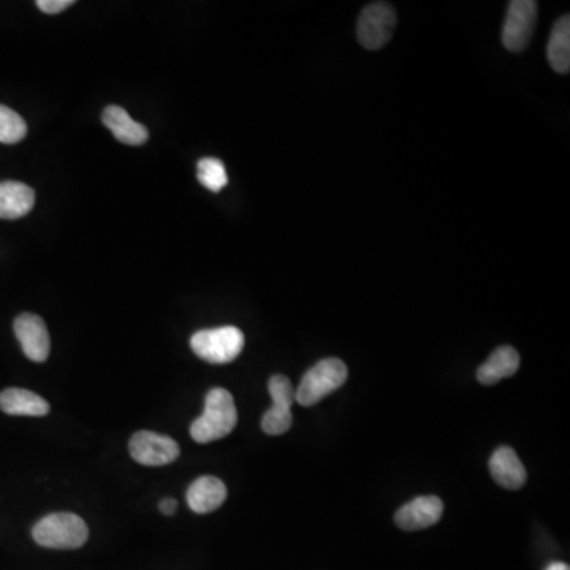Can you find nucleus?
<instances>
[{"label":"nucleus","mask_w":570,"mask_h":570,"mask_svg":"<svg viewBox=\"0 0 570 570\" xmlns=\"http://www.w3.org/2000/svg\"><path fill=\"white\" fill-rule=\"evenodd\" d=\"M238 422L235 399L225 388H213L206 395L205 411L190 425V436L198 444L219 441L235 430Z\"/></svg>","instance_id":"f257e3e1"},{"label":"nucleus","mask_w":570,"mask_h":570,"mask_svg":"<svg viewBox=\"0 0 570 570\" xmlns=\"http://www.w3.org/2000/svg\"><path fill=\"white\" fill-rule=\"evenodd\" d=\"M38 545L54 550H75L88 542L89 529L75 513H51L32 529Z\"/></svg>","instance_id":"f03ea898"},{"label":"nucleus","mask_w":570,"mask_h":570,"mask_svg":"<svg viewBox=\"0 0 570 570\" xmlns=\"http://www.w3.org/2000/svg\"><path fill=\"white\" fill-rule=\"evenodd\" d=\"M349 376L347 366L339 358H325L316 366H312L308 373L304 374L300 385L295 390V399L301 406L309 407L322 401L325 396L336 392Z\"/></svg>","instance_id":"7ed1b4c3"},{"label":"nucleus","mask_w":570,"mask_h":570,"mask_svg":"<svg viewBox=\"0 0 570 570\" xmlns=\"http://www.w3.org/2000/svg\"><path fill=\"white\" fill-rule=\"evenodd\" d=\"M190 347L202 360L214 365H225L235 360L244 349L243 331L236 327L197 331L190 338Z\"/></svg>","instance_id":"20e7f679"},{"label":"nucleus","mask_w":570,"mask_h":570,"mask_svg":"<svg viewBox=\"0 0 570 570\" xmlns=\"http://www.w3.org/2000/svg\"><path fill=\"white\" fill-rule=\"evenodd\" d=\"M395 8L387 2H374L363 8L357 24L358 42L369 51L380 50L392 40L395 32Z\"/></svg>","instance_id":"39448f33"},{"label":"nucleus","mask_w":570,"mask_h":570,"mask_svg":"<svg viewBox=\"0 0 570 570\" xmlns=\"http://www.w3.org/2000/svg\"><path fill=\"white\" fill-rule=\"evenodd\" d=\"M539 5L534 0H513L507 7L502 26V43L510 53H520L531 43L537 23Z\"/></svg>","instance_id":"423d86ee"},{"label":"nucleus","mask_w":570,"mask_h":570,"mask_svg":"<svg viewBox=\"0 0 570 570\" xmlns=\"http://www.w3.org/2000/svg\"><path fill=\"white\" fill-rule=\"evenodd\" d=\"M273 407L266 411L262 418V430L270 436L287 433L292 426V406L295 399V388L285 376H273L268 382Z\"/></svg>","instance_id":"0eeeda50"},{"label":"nucleus","mask_w":570,"mask_h":570,"mask_svg":"<svg viewBox=\"0 0 570 570\" xmlns=\"http://www.w3.org/2000/svg\"><path fill=\"white\" fill-rule=\"evenodd\" d=\"M130 455L145 466H165L178 460L179 445L171 437L152 431L133 434L129 444Z\"/></svg>","instance_id":"6e6552de"},{"label":"nucleus","mask_w":570,"mask_h":570,"mask_svg":"<svg viewBox=\"0 0 570 570\" xmlns=\"http://www.w3.org/2000/svg\"><path fill=\"white\" fill-rule=\"evenodd\" d=\"M15 335L29 360L43 363L50 355V333L42 317L29 312L21 314L15 320Z\"/></svg>","instance_id":"1a4fd4ad"},{"label":"nucleus","mask_w":570,"mask_h":570,"mask_svg":"<svg viewBox=\"0 0 570 570\" xmlns=\"http://www.w3.org/2000/svg\"><path fill=\"white\" fill-rule=\"evenodd\" d=\"M444 502L437 496H420L407 502L396 512L395 521L404 531H420L430 528L441 520Z\"/></svg>","instance_id":"9d476101"},{"label":"nucleus","mask_w":570,"mask_h":570,"mask_svg":"<svg viewBox=\"0 0 570 570\" xmlns=\"http://www.w3.org/2000/svg\"><path fill=\"white\" fill-rule=\"evenodd\" d=\"M227 499V487L213 475H203L187 490V504L195 513H209L219 509Z\"/></svg>","instance_id":"9b49d317"},{"label":"nucleus","mask_w":570,"mask_h":570,"mask_svg":"<svg viewBox=\"0 0 570 570\" xmlns=\"http://www.w3.org/2000/svg\"><path fill=\"white\" fill-rule=\"evenodd\" d=\"M490 471L498 485L507 490H520L526 483V469L517 452L510 447H499L490 460Z\"/></svg>","instance_id":"f8f14e48"},{"label":"nucleus","mask_w":570,"mask_h":570,"mask_svg":"<svg viewBox=\"0 0 570 570\" xmlns=\"http://www.w3.org/2000/svg\"><path fill=\"white\" fill-rule=\"evenodd\" d=\"M102 121L111 130L114 138L124 145L140 146L148 141V129L140 122L133 121L124 108L116 107V105L105 108Z\"/></svg>","instance_id":"ddd939ff"},{"label":"nucleus","mask_w":570,"mask_h":570,"mask_svg":"<svg viewBox=\"0 0 570 570\" xmlns=\"http://www.w3.org/2000/svg\"><path fill=\"white\" fill-rule=\"evenodd\" d=\"M35 205V192L18 181L0 183V219L15 221L31 213Z\"/></svg>","instance_id":"4468645a"},{"label":"nucleus","mask_w":570,"mask_h":570,"mask_svg":"<svg viewBox=\"0 0 570 570\" xmlns=\"http://www.w3.org/2000/svg\"><path fill=\"white\" fill-rule=\"evenodd\" d=\"M0 409L8 415L45 417L50 412V404L42 396L24 388H7L0 393Z\"/></svg>","instance_id":"2eb2a0df"},{"label":"nucleus","mask_w":570,"mask_h":570,"mask_svg":"<svg viewBox=\"0 0 570 570\" xmlns=\"http://www.w3.org/2000/svg\"><path fill=\"white\" fill-rule=\"evenodd\" d=\"M518 368H520V355L517 350L510 346L498 347L480 366L477 379L483 385L498 384L499 380L512 377L517 373Z\"/></svg>","instance_id":"dca6fc26"},{"label":"nucleus","mask_w":570,"mask_h":570,"mask_svg":"<svg viewBox=\"0 0 570 570\" xmlns=\"http://www.w3.org/2000/svg\"><path fill=\"white\" fill-rule=\"evenodd\" d=\"M547 59L556 73H569L570 70V16L564 15L551 29L547 45Z\"/></svg>","instance_id":"f3484780"},{"label":"nucleus","mask_w":570,"mask_h":570,"mask_svg":"<svg viewBox=\"0 0 570 570\" xmlns=\"http://www.w3.org/2000/svg\"><path fill=\"white\" fill-rule=\"evenodd\" d=\"M197 178L211 192H221L228 184L227 170L221 160L206 157L197 165Z\"/></svg>","instance_id":"a211bd4d"},{"label":"nucleus","mask_w":570,"mask_h":570,"mask_svg":"<svg viewBox=\"0 0 570 570\" xmlns=\"http://www.w3.org/2000/svg\"><path fill=\"white\" fill-rule=\"evenodd\" d=\"M27 135L26 121L12 108L0 105V143L16 145Z\"/></svg>","instance_id":"6ab92c4d"},{"label":"nucleus","mask_w":570,"mask_h":570,"mask_svg":"<svg viewBox=\"0 0 570 570\" xmlns=\"http://www.w3.org/2000/svg\"><path fill=\"white\" fill-rule=\"evenodd\" d=\"M73 4H75L73 0H38L37 7L43 13L57 15V13L64 12L65 8H69Z\"/></svg>","instance_id":"aec40b11"},{"label":"nucleus","mask_w":570,"mask_h":570,"mask_svg":"<svg viewBox=\"0 0 570 570\" xmlns=\"http://www.w3.org/2000/svg\"><path fill=\"white\" fill-rule=\"evenodd\" d=\"M159 509L164 515H173L178 509V501L176 499H164L160 502Z\"/></svg>","instance_id":"412c9836"},{"label":"nucleus","mask_w":570,"mask_h":570,"mask_svg":"<svg viewBox=\"0 0 570 570\" xmlns=\"http://www.w3.org/2000/svg\"><path fill=\"white\" fill-rule=\"evenodd\" d=\"M545 570H570V567L564 563H551Z\"/></svg>","instance_id":"4be33fe9"}]
</instances>
